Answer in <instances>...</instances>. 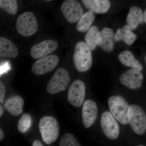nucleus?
Instances as JSON below:
<instances>
[{
    "label": "nucleus",
    "instance_id": "nucleus-25",
    "mask_svg": "<svg viewBox=\"0 0 146 146\" xmlns=\"http://www.w3.org/2000/svg\"><path fill=\"white\" fill-rule=\"evenodd\" d=\"M59 146H80V145L74 135L71 133H66L60 139Z\"/></svg>",
    "mask_w": 146,
    "mask_h": 146
},
{
    "label": "nucleus",
    "instance_id": "nucleus-30",
    "mask_svg": "<svg viewBox=\"0 0 146 146\" xmlns=\"http://www.w3.org/2000/svg\"><path fill=\"white\" fill-rule=\"evenodd\" d=\"M4 138V134L1 129H0V141H1Z\"/></svg>",
    "mask_w": 146,
    "mask_h": 146
},
{
    "label": "nucleus",
    "instance_id": "nucleus-27",
    "mask_svg": "<svg viewBox=\"0 0 146 146\" xmlns=\"http://www.w3.org/2000/svg\"><path fill=\"white\" fill-rule=\"evenodd\" d=\"M10 66H9V64L8 63H5L3 65H1V75L4 73L7 72Z\"/></svg>",
    "mask_w": 146,
    "mask_h": 146
},
{
    "label": "nucleus",
    "instance_id": "nucleus-34",
    "mask_svg": "<svg viewBox=\"0 0 146 146\" xmlns=\"http://www.w3.org/2000/svg\"><path fill=\"white\" fill-rule=\"evenodd\" d=\"M45 1H50L52 0H44Z\"/></svg>",
    "mask_w": 146,
    "mask_h": 146
},
{
    "label": "nucleus",
    "instance_id": "nucleus-10",
    "mask_svg": "<svg viewBox=\"0 0 146 146\" xmlns=\"http://www.w3.org/2000/svg\"><path fill=\"white\" fill-rule=\"evenodd\" d=\"M85 95V84L82 80H76L69 87L68 100L73 106L79 107L83 104Z\"/></svg>",
    "mask_w": 146,
    "mask_h": 146
},
{
    "label": "nucleus",
    "instance_id": "nucleus-8",
    "mask_svg": "<svg viewBox=\"0 0 146 146\" xmlns=\"http://www.w3.org/2000/svg\"><path fill=\"white\" fill-rule=\"evenodd\" d=\"M60 10L65 19L70 23L78 21L84 12L82 7L77 0H65Z\"/></svg>",
    "mask_w": 146,
    "mask_h": 146
},
{
    "label": "nucleus",
    "instance_id": "nucleus-4",
    "mask_svg": "<svg viewBox=\"0 0 146 146\" xmlns=\"http://www.w3.org/2000/svg\"><path fill=\"white\" fill-rule=\"evenodd\" d=\"M128 120L131 129L138 135H144L146 131V115L143 110L136 104L129 106Z\"/></svg>",
    "mask_w": 146,
    "mask_h": 146
},
{
    "label": "nucleus",
    "instance_id": "nucleus-32",
    "mask_svg": "<svg viewBox=\"0 0 146 146\" xmlns=\"http://www.w3.org/2000/svg\"><path fill=\"white\" fill-rule=\"evenodd\" d=\"M144 23L146 24V9L143 13Z\"/></svg>",
    "mask_w": 146,
    "mask_h": 146
},
{
    "label": "nucleus",
    "instance_id": "nucleus-21",
    "mask_svg": "<svg viewBox=\"0 0 146 146\" xmlns=\"http://www.w3.org/2000/svg\"><path fill=\"white\" fill-rule=\"evenodd\" d=\"M118 58L120 62L126 67L138 69L141 71L143 70L142 65L129 51L126 50L122 52L119 54Z\"/></svg>",
    "mask_w": 146,
    "mask_h": 146
},
{
    "label": "nucleus",
    "instance_id": "nucleus-28",
    "mask_svg": "<svg viewBox=\"0 0 146 146\" xmlns=\"http://www.w3.org/2000/svg\"><path fill=\"white\" fill-rule=\"evenodd\" d=\"M102 41V37L101 36L100 33V31L98 33L97 36V46H99Z\"/></svg>",
    "mask_w": 146,
    "mask_h": 146
},
{
    "label": "nucleus",
    "instance_id": "nucleus-15",
    "mask_svg": "<svg viewBox=\"0 0 146 146\" xmlns=\"http://www.w3.org/2000/svg\"><path fill=\"white\" fill-rule=\"evenodd\" d=\"M82 2L87 9L98 14L106 13L111 6L109 0H82Z\"/></svg>",
    "mask_w": 146,
    "mask_h": 146
},
{
    "label": "nucleus",
    "instance_id": "nucleus-1",
    "mask_svg": "<svg viewBox=\"0 0 146 146\" xmlns=\"http://www.w3.org/2000/svg\"><path fill=\"white\" fill-rule=\"evenodd\" d=\"M73 58L74 65L78 72H84L91 68L93 64L92 53L85 42H79L76 44Z\"/></svg>",
    "mask_w": 146,
    "mask_h": 146
},
{
    "label": "nucleus",
    "instance_id": "nucleus-16",
    "mask_svg": "<svg viewBox=\"0 0 146 146\" xmlns=\"http://www.w3.org/2000/svg\"><path fill=\"white\" fill-rule=\"evenodd\" d=\"M18 50L14 43L6 37H0V56L14 58L18 56Z\"/></svg>",
    "mask_w": 146,
    "mask_h": 146
},
{
    "label": "nucleus",
    "instance_id": "nucleus-33",
    "mask_svg": "<svg viewBox=\"0 0 146 146\" xmlns=\"http://www.w3.org/2000/svg\"><path fill=\"white\" fill-rule=\"evenodd\" d=\"M145 62L146 63V54L145 56Z\"/></svg>",
    "mask_w": 146,
    "mask_h": 146
},
{
    "label": "nucleus",
    "instance_id": "nucleus-29",
    "mask_svg": "<svg viewBox=\"0 0 146 146\" xmlns=\"http://www.w3.org/2000/svg\"><path fill=\"white\" fill-rule=\"evenodd\" d=\"M44 145L42 143V142L38 140H35L33 142L32 146H43Z\"/></svg>",
    "mask_w": 146,
    "mask_h": 146
},
{
    "label": "nucleus",
    "instance_id": "nucleus-5",
    "mask_svg": "<svg viewBox=\"0 0 146 146\" xmlns=\"http://www.w3.org/2000/svg\"><path fill=\"white\" fill-rule=\"evenodd\" d=\"M37 20L32 12H24L18 16L16 28L19 34L25 37L31 36L38 29Z\"/></svg>",
    "mask_w": 146,
    "mask_h": 146
},
{
    "label": "nucleus",
    "instance_id": "nucleus-11",
    "mask_svg": "<svg viewBox=\"0 0 146 146\" xmlns=\"http://www.w3.org/2000/svg\"><path fill=\"white\" fill-rule=\"evenodd\" d=\"M143 79V76L141 71L135 68H132L123 73L119 79L122 85L133 90L141 88Z\"/></svg>",
    "mask_w": 146,
    "mask_h": 146
},
{
    "label": "nucleus",
    "instance_id": "nucleus-3",
    "mask_svg": "<svg viewBox=\"0 0 146 146\" xmlns=\"http://www.w3.org/2000/svg\"><path fill=\"white\" fill-rule=\"evenodd\" d=\"M108 105L110 112L117 121L124 125L129 123V106L123 97L120 96L110 97L108 100Z\"/></svg>",
    "mask_w": 146,
    "mask_h": 146
},
{
    "label": "nucleus",
    "instance_id": "nucleus-6",
    "mask_svg": "<svg viewBox=\"0 0 146 146\" xmlns=\"http://www.w3.org/2000/svg\"><path fill=\"white\" fill-rule=\"evenodd\" d=\"M70 81V78L68 71L64 68H58L47 84V92L51 95H54L65 91Z\"/></svg>",
    "mask_w": 146,
    "mask_h": 146
},
{
    "label": "nucleus",
    "instance_id": "nucleus-22",
    "mask_svg": "<svg viewBox=\"0 0 146 146\" xmlns=\"http://www.w3.org/2000/svg\"><path fill=\"white\" fill-rule=\"evenodd\" d=\"M99 31L98 28L96 26H94L90 28L85 35V43L91 51L94 50L96 48L97 36Z\"/></svg>",
    "mask_w": 146,
    "mask_h": 146
},
{
    "label": "nucleus",
    "instance_id": "nucleus-7",
    "mask_svg": "<svg viewBox=\"0 0 146 146\" xmlns=\"http://www.w3.org/2000/svg\"><path fill=\"white\" fill-rule=\"evenodd\" d=\"M100 123L102 130L107 138L114 140L118 138L120 134L119 126L111 112H104L101 118Z\"/></svg>",
    "mask_w": 146,
    "mask_h": 146
},
{
    "label": "nucleus",
    "instance_id": "nucleus-12",
    "mask_svg": "<svg viewBox=\"0 0 146 146\" xmlns=\"http://www.w3.org/2000/svg\"><path fill=\"white\" fill-rule=\"evenodd\" d=\"M57 42L52 39H47L31 47L30 54L34 59H39L48 55L57 49Z\"/></svg>",
    "mask_w": 146,
    "mask_h": 146
},
{
    "label": "nucleus",
    "instance_id": "nucleus-18",
    "mask_svg": "<svg viewBox=\"0 0 146 146\" xmlns=\"http://www.w3.org/2000/svg\"><path fill=\"white\" fill-rule=\"evenodd\" d=\"M102 37V41L99 46L103 50L106 52H111L114 49V31L112 29L105 27L100 31Z\"/></svg>",
    "mask_w": 146,
    "mask_h": 146
},
{
    "label": "nucleus",
    "instance_id": "nucleus-14",
    "mask_svg": "<svg viewBox=\"0 0 146 146\" xmlns=\"http://www.w3.org/2000/svg\"><path fill=\"white\" fill-rule=\"evenodd\" d=\"M24 101L20 96H13L7 99L4 104L6 110L13 116L21 115L23 111Z\"/></svg>",
    "mask_w": 146,
    "mask_h": 146
},
{
    "label": "nucleus",
    "instance_id": "nucleus-2",
    "mask_svg": "<svg viewBox=\"0 0 146 146\" xmlns=\"http://www.w3.org/2000/svg\"><path fill=\"white\" fill-rule=\"evenodd\" d=\"M39 128L42 140L45 144L50 145L57 140L59 135V125L54 117L44 116L41 118Z\"/></svg>",
    "mask_w": 146,
    "mask_h": 146
},
{
    "label": "nucleus",
    "instance_id": "nucleus-19",
    "mask_svg": "<svg viewBox=\"0 0 146 146\" xmlns=\"http://www.w3.org/2000/svg\"><path fill=\"white\" fill-rule=\"evenodd\" d=\"M132 30L127 25L122 28L118 29L114 35V40L117 42L123 41L128 46L132 45L137 38Z\"/></svg>",
    "mask_w": 146,
    "mask_h": 146
},
{
    "label": "nucleus",
    "instance_id": "nucleus-31",
    "mask_svg": "<svg viewBox=\"0 0 146 146\" xmlns=\"http://www.w3.org/2000/svg\"><path fill=\"white\" fill-rule=\"evenodd\" d=\"M4 113V110L2 106H0V117H1Z\"/></svg>",
    "mask_w": 146,
    "mask_h": 146
},
{
    "label": "nucleus",
    "instance_id": "nucleus-17",
    "mask_svg": "<svg viewBox=\"0 0 146 146\" xmlns=\"http://www.w3.org/2000/svg\"><path fill=\"white\" fill-rule=\"evenodd\" d=\"M126 22L132 30L144 23V14L141 8L136 6L131 7L126 18Z\"/></svg>",
    "mask_w": 146,
    "mask_h": 146
},
{
    "label": "nucleus",
    "instance_id": "nucleus-24",
    "mask_svg": "<svg viewBox=\"0 0 146 146\" xmlns=\"http://www.w3.org/2000/svg\"><path fill=\"white\" fill-rule=\"evenodd\" d=\"M32 119L31 116L28 113L22 115L18 121V129L21 133L26 132L31 126Z\"/></svg>",
    "mask_w": 146,
    "mask_h": 146
},
{
    "label": "nucleus",
    "instance_id": "nucleus-26",
    "mask_svg": "<svg viewBox=\"0 0 146 146\" xmlns=\"http://www.w3.org/2000/svg\"><path fill=\"white\" fill-rule=\"evenodd\" d=\"M6 94L5 86L1 81L0 82V102L3 104L5 102V98Z\"/></svg>",
    "mask_w": 146,
    "mask_h": 146
},
{
    "label": "nucleus",
    "instance_id": "nucleus-9",
    "mask_svg": "<svg viewBox=\"0 0 146 146\" xmlns=\"http://www.w3.org/2000/svg\"><path fill=\"white\" fill-rule=\"evenodd\" d=\"M59 58L52 54L38 59L33 65L32 71L35 74L42 75L53 70L57 67Z\"/></svg>",
    "mask_w": 146,
    "mask_h": 146
},
{
    "label": "nucleus",
    "instance_id": "nucleus-13",
    "mask_svg": "<svg viewBox=\"0 0 146 146\" xmlns=\"http://www.w3.org/2000/svg\"><path fill=\"white\" fill-rule=\"evenodd\" d=\"M98 115L96 104L92 100H86L83 104L82 108V123L85 127L88 128L94 124Z\"/></svg>",
    "mask_w": 146,
    "mask_h": 146
},
{
    "label": "nucleus",
    "instance_id": "nucleus-20",
    "mask_svg": "<svg viewBox=\"0 0 146 146\" xmlns=\"http://www.w3.org/2000/svg\"><path fill=\"white\" fill-rule=\"evenodd\" d=\"M95 20L94 12L91 10L88 11L83 13L79 19L76 25V29L80 32L85 33L88 31Z\"/></svg>",
    "mask_w": 146,
    "mask_h": 146
},
{
    "label": "nucleus",
    "instance_id": "nucleus-23",
    "mask_svg": "<svg viewBox=\"0 0 146 146\" xmlns=\"http://www.w3.org/2000/svg\"><path fill=\"white\" fill-rule=\"evenodd\" d=\"M0 7L10 15H15L18 10L16 0H0Z\"/></svg>",
    "mask_w": 146,
    "mask_h": 146
}]
</instances>
